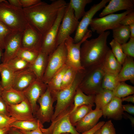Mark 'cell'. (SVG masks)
Here are the masks:
<instances>
[{"instance_id": "1", "label": "cell", "mask_w": 134, "mask_h": 134, "mask_svg": "<svg viewBox=\"0 0 134 134\" xmlns=\"http://www.w3.org/2000/svg\"><path fill=\"white\" fill-rule=\"evenodd\" d=\"M67 4L64 0H55L50 4L41 1L23 8L28 23L43 35L54 24L60 10Z\"/></svg>"}, {"instance_id": "2", "label": "cell", "mask_w": 134, "mask_h": 134, "mask_svg": "<svg viewBox=\"0 0 134 134\" xmlns=\"http://www.w3.org/2000/svg\"><path fill=\"white\" fill-rule=\"evenodd\" d=\"M106 31L97 38L85 40L80 48V61L84 68L101 64L106 54L110 49L107 43L110 34Z\"/></svg>"}, {"instance_id": "3", "label": "cell", "mask_w": 134, "mask_h": 134, "mask_svg": "<svg viewBox=\"0 0 134 134\" xmlns=\"http://www.w3.org/2000/svg\"><path fill=\"white\" fill-rule=\"evenodd\" d=\"M0 21L13 31L21 32L28 23L23 8L13 6L6 0L0 3Z\"/></svg>"}, {"instance_id": "4", "label": "cell", "mask_w": 134, "mask_h": 134, "mask_svg": "<svg viewBox=\"0 0 134 134\" xmlns=\"http://www.w3.org/2000/svg\"><path fill=\"white\" fill-rule=\"evenodd\" d=\"M104 74L101 64L85 68L78 87L87 95H95L103 89L102 83Z\"/></svg>"}, {"instance_id": "5", "label": "cell", "mask_w": 134, "mask_h": 134, "mask_svg": "<svg viewBox=\"0 0 134 134\" xmlns=\"http://www.w3.org/2000/svg\"><path fill=\"white\" fill-rule=\"evenodd\" d=\"M85 72V69L78 71L72 83L67 88L61 90L57 93L56 97L57 103L51 121L73 105L76 89L84 76Z\"/></svg>"}, {"instance_id": "6", "label": "cell", "mask_w": 134, "mask_h": 134, "mask_svg": "<svg viewBox=\"0 0 134 134\" xmlns=\"http://www.w3.org/2000/svg\"><path fill=\"white\" fill-rule=\"evenodd\" d=\"M67 50L64 42L48 55V62L42 81L46 84L55 73L66 64Z\"/></svg>"}, {"instance_id": "7", "label": "cell", "mask_w": 134, "mask_h": 134, "mask_svg": "<svg viewBox=\"0 0 134 134\" xmlns=\"http://www.w3.org/2000/svg\"><path fill=\"white\" fill-rule=\"evenodd\" d=\"M73 105L61 113L51 121L50 126L47 128L40 127L45 134H61L69 133L71 134H81L78 132L71 124L70 115Z\"/></svg>"}, {"instance_id": "8", "label": "cell", "mask_w": 134, "mask_h": 134, "mask_svg": "<svg viewBox=\"0 0 134 134\" xmlns=\"http://www.w3.org/2000/svg\"><path fill=\"white\" fill-rule=\"evenodd\" d=\"M133 10H126L120 13H112L99 18H93L89 25L91 30L99 34L107 30H112L120 25L122 19Z\"/></svg>"}, {"instance_id": "9", "label": "cell", "mask_w": 134, "mask_h": 134, "mask_svg": "<svg viewBox=\"0 0 134 134\" xmlns=\"http://www.w3.org/2000/svg\"><path fill=\"white\" fill-rule=\"evenodd\" d=\"M66 6L60 10L54 24L43 35L41 51L48 55L52 53L57 46V39L59 30Z\"/></svg>"}, {"instance_id": "10", "label": "cell", "mask_w": 134, "mask_h": 134, "mask_svg": "<svg viewBox=\"0 0 134 134\" xmlns=\"http://www.w3.org/2000/svg\"><path fill=\"white\" fill-rule=\"evenodd\" d=\"M92 36V31L89 30L82 39L78 43H75L73 38L70 36L65 40L64 43L67 50L66 64L73 67L79 70L84 69L80 61V48L82 43Z\"/></svg>"}, {"instance_id": "11", "label": "cell", "mask_w": 134, "mask_h": 134, "mask_svg": "<svg viewBox=\"0 0 134 134\" xmlns=\"http://www.w3.org/2000/svg\"><path fill=\"white\" fill-rule=\"evenodd\" d=\"M79 22L75 18L72 8L69 3H67L59 28L57 46L64 42L67 37L76 30Z\"/></svg>"}, {"instance_id": "12", "label": "cell", "mask_w": 134, "mask_h": 134, "mask_svg": "<svg viewBox=\"0 0 134 134\" xmlns=\"http://www.w3.org/2000/svg\"><path fill=\"white\" fill-rule=\"evenodd\" d=\"M56 101L47 88L38 99L37 102L39 105V107L35 117L42 124L51 121L54 113L53 104Z\"/></svg>"}, {"instance_id": "13", "label": "cell", "mask_w": 134, "mask_h": 134, "mask_svg": "<svg viewBox=\"0 0 134 134\" xmlns=\"http://www.w3.org/2000/svg\"><path fill=\"white\" fill-rule=\"evenodd\" d=\"M110 0H102L100 2L94 4L86 12L82 17L76 30L74 37L73 38L74 43L80 42L89 31L88 27L95 14L99 11L105 6Z\"/></svg>"}, {"instance_id": "14", "label": "cell", "mask_w": 134, "mask_h": 134, "mask_svg": "<svg viewBox=\"0 0 134 134\" xmlns=\"http://www.w3.org/2000/svg\"><path fill=\"white\" fill-rule=\"evenodd\" d=\"M23 32L13 31L7 36L4 43V52L1 58L2 63H5L16 56L21 47Z\"/></svg>"}, {"instance_id": "15", "label": "cell", "mask_w": 134, "mask_h": 134, "mask_svg": "<svg viewBox=\"0 0 134 134\" xmlns=\"http://www.w3.org/2000/svg\"><path fill=\"white\" fill-rule=\"evenodd\" d=\"M43 35L29 23L23 32L21 48L41 51Z\"/></svg>"}, {"instance_id": "16", "label": "cell", "mask_w": 134, "mask_h": 134, "mask_svg": "<svg viewBox=\"0 0 134 134\" xmlns=\"http://www.w3.org/2000/svg\"><path fill=\"white\" fill-rule=\"evenodd\" d=\"M47 89V84L42 81L36 80L23 91L26 98L31 106L34 117L39 107L37 103V101L39 98L45 93Z\"/></svg>"}, {"instance_id": "17", "label": "cell", "mask_w": 134, "mask_h": 134, "mask_svg": "<svg viewBox=\"0 0 134 134\" xmlns=\"http://www.w3.org/2000/svg\"><path fill=\"white\" fill-rule=\"evenodd\" d=\"M7 110L9 116L18 120H30L35 118L33 115L31 106L26 98L19 104L7 105Z\"/></svg>"}, {"instance_id": "18", "label": "cell", "mask_w": 134, "mask_h": 134, "mask_svg": "<svg viewBox=\"0 0 134 134\" xmlns=\"http://www.w3.org/2000/svg\"><path fill=\"white\" fill-rule=\"evenodd\" d=\"M102 116L101 110H92L76 123L75 126L76 130L82 134L91 130L97 124Z\"/></svg>"}, {"instance_id": "19", "label": "cell", "mask_w": 134, "mask_h": 134, "mask_svg": "<svg viewBox=\"0 0 134 134\" xmlns=\"http://www.w3.org/2000/svg\"><path fill=\"white\" fill-rule=\"evenodd\" d=\"M36 80L35 74L29 68L15 72L12 88L24 91Z\"/></svg>"}, {"instance_id": "20", "label": "cell", "mask_w": 134, "mask_h": 134, "mask_svg": "<svg viewBox=\"0 0 134 134\" xmlns=\"http://www.w3.org/2000/svg\"><path fill=\"white\" fill-rule=\"evenodd\" d=\"M121 99L114 97L102 109V116L105 118L116 120H121L124 112Z\"/></svg>"}, {"instance_id": "21", "label": "cell", "mask_w": 134, "mask_h": 134, "mask_svg": "<svg viewBox=\"0 0 134 134\" xmlns=\"http://www.w3.org/2000/svg\"><path fill=\"white\" fill-rule=\"evenodd\" d=\"M133 0H111L99 14L100 17L121 10H134Z\"/></svg>"}, {"instance_id": "22", "label": "cell", "mask_w": 134, "mask_h": 134, "mask_svg": "<svg viewBox=\"0 0 134 134\" xmlns=\"http://www.w3.org/2000/svg\"><path fill=\"white\" fill-rule=\"evenodd\" d=\"M117 79L119 82H125L130 80L134 83V58L126 56L122 65L120 71L117 76Z\"/></svg>"}, {"instance_id": "23", "label": "cell", "mask_w": 134, "mask_h": 134, "mask_svg": "<svg viewBox=\"0 0 134 134\" xmlns=\"http://www.w3.org/2000/svg\"><path fill=\"white\" fill-rule=\"evenodd\" d=\"M48 55L41 51L34 61L30 64L29 68L35 74L37 80L42 81L47 67Z\"/></svg>"}, {"instance_id": "24", "label": "cell", "mask_w": 134, "mask_h": 134, "mask_svg": "<svg viewBox=\"0 0 134 134\" xmlns=\"http://www.w3.org/2000/svg\"><path fill=\"white\" fill-rule=\"evenodd\" d=\"M104 73L117 75L120 71L122 65L118 61L111 49L107 53L101 64Z\"/></svg>"}, {"instance_id": "25", "label": "cell", "mask_w": 134, "mask_h": 134, "mask_svg": "<svg viewBox=\"0 0 134 134\" xmlns=\"http://www.w3.org/2000/svg\"><path fill=\"white\" fill-rule=\"evenodd\" d=\"M68 66L65 65L53 76L47 84V88L49 91L52 97L56 100V96L61 90V85L64 74Z\"/></svg>"}, {"instance_id": "26", "label": "cell", "mask_w": 134, "mask_h": 134, "mask_svg": "<svg viewBox=\"0 0 134 134\" xmlns=\"http://www.w3.org/2000/svg\"><path fill=\"white\" fill-rule=\"evenodd\" d=\"M1 96L7 105L19 104L26 98L23 91L18 90L12 87L3 90Z\"/></svg>"}, {"instance_id": "27", "label": "cell", "mask_w": 134, "mask_h": 134, "mask_svg": "<svg viewBox=\"0 0 134 134\" xmlns=\"http://www.w3.org/2000/svg\"><path fill=\"white\" fill-rule=\"evenodd\" d=\"M95 97V95H87L85 94L78 87L74 97L73 104L70 113L81 105H89L92 107L94 106Z\"/></svg>"}, {"instance_id": "28", "label": "cell", "mask_w": 134, "mask_h": 134, "mask_svg": "<svg viewBox=\"0 0 134 134\" xmlns=\"http://www.w3.org/2000/svg\"><path fill=\"white\" fill-rule=\"evenodd\" d=\"M10 127L20 130L29 131L43 127V126L35 117L34 119L30 120H17L12 123Z\"/></svg>"}, {"instance_id": "29", "label": "cell", "mask_w": 134, "mask_h": 134, "mask_svg": "<svg viewBox=\"0 0 134 134\" xmlns=\"http://www.w3.org/2000/svg\"><path fill=\"white\" fill-rule=\"evenodd\" d=\"M15 72L0 64V85L3 90L12 87Z\"/></svg>"}, {"instance_id": "30", "label": "cell", "mask_w": 134, "mask_h": 134, "mask_svg": "<svg viewBox=\"0 0 134 134\" xmlns=\"http://www.w3.org/2000/svg\"><path fill=\"white\" fill-rule=\"evenodd\" d=\"M114 97L112 91L103 89L95 95V103L96 105L95 109L102 110Z\"/></svg>"}, {"instance_id": "31", "label": "cell", "mask_w": 134, "mask_h": 134, "mask_svg": "<svg viewBox=\"0 0 134 134\" xmlns=\"http://www.w3.org/2000/svg\"><path fill=\"white\" fill-rule=\"evenodd\" d=\"M113 39L121 44L126 43L130 37L129 26L120 25L112 30Z\"/></svg>"}, {"instance_id": "32", "label": "cell", "mask_w": 134, "mask_h": 134, "mask_svg": "<svg viewBox=\"0 0 134 134\" xmlns=\"http://www.w3.org/2000/svg\"><path fill=\"white\" fill-rule=\"evenodd\" d=\"M1 64L14 72H17L29 68L30 64L17 56L6 63Z\"/></svg>"}, {"instance_id": "33", "label": "cell", "mask_w": 134, "mask_h": 134, "mask_svg": "<svg viewBox=\"0 0 134 134\" xmlns=\"http://www.w3.org/2000/svg\"><path fill=\"white\" fill-rule=\"evenodd\" d=\"M92 0H70L69 3L74 11V15L78 20L85 14V6L92 1Z\"/></svg>"}, {"instance_id": "34", "label": "cell", "mask_w": 134, "mask_h": 134, "mask_svg": "<svg viewBox=\"0 0 134 134\" xmlns=\"http://www.w3.org/2000/svg\"><path fill=\"white\" fill-rule=\"evenodd\" d=\"M92 107V106L89 105H81L70 113V120L72 124L75 127V124L78 122L93 110Z\"/></svg>"}, {"instance_id": "35", "label": "cell", "mask_w": 134, "mask_h": 134, "mask_svg": "<svg viewBox=\"0 0 134 134\" xmlns=\"http://www.w3.org/2000/svg\"><path fill=\"white\" fill-rule=\"evenodd\" d=\"M114 96L121 99L134 93V87L128 85L125 82H120L112 91Z\"/></svg>"}, {"instance_id": "36", "label": "cell", "mask_w": 134, "mask_h": 134, "mask_svg": "<svg viewBox=\"0 0 134 134\" xmlns=\"http://www.w3.org/2000/svg\"><path fill=\"white\" fill-rule=\"evenodd\" d=\"M40 51L36 49L21 48L17 52L16 56L21 58L31 64L35 60Z\"/></svg>"}, {"instance_id": "37", "label": "cell", "mask_w": 134, "mask_h": 134, "mask_svg": "<svg viewBox=\"0 0 134 134\" xmlns=\"http://www.w3.org/2000/svg\"><path fill=\"white\" fill-rule=\"evenodd\" d=\"M79 70L73 67L68 66L63 76L61 90L67 88L72 83Z\"/></svg>"}, {"instance_id": "38", "label": "cell", "mask_w": 134, "mask_h": 134, "mask_svg": "<svg viewBox=\"0 0 134 134\" xmlns=\"http://www.w3.org/2000/svg\"><path fill=\"white\" fill-rule=\"evenodd\" d=\"M117 75L104 73L102 83L103 89L113 91L120 82L117 79Z\"/></svg>"}, {"instance_id": "39", "label": "cell", "mask_w": 134, "mask_h": 134, "mask_svg": "<svg viewBox=\"0 0 134 134\" xmlns=\"http://www.w3.org/2000/svg\"><path fill=\"white\" fill-rule=\"evenodd\" d=\"M109 44L114 55L118 62L122 65L127 55L123 52L121 44L113 39L110 42Z\"/></svg>"}, {"instance_id": "40", "label": "cell", "mask_w": 134, "mask_h": 134, "mask_svg": "<svg viewBox=\"0 0 134 134\" xmlns=\"http://www.w3.org/2000/svg\"><path fill=\"white\" fill-rule=\"evenodd\" d=\"M13 31L3 23L0 21V47L3 50L6 39Z\"/></svg>"}, {"instance_id": "41", "label": "cell", "mask_w": 134, "mask_h": 134, "mask_svg": "<svg viewBox=\"0 0 134 134\" xmlns=\"http://www.w3.org/2000/svg\"><path fill=\"white\" fill-rule=\"evenodd\" d=\"M123 52L127 56L134 57V38L130 37L126 43L121 44Z\"/></svg>"}, {"instance_id": "42", "label": "cell", "mask_w": 134, "mask_h": 134, "mask_svg": "<svg viewBox=\"0 0 134 134\" xmlns=\"http://www.w3.org/2000/svg\"><path fill=\"white\" fill-rule=\"evenodd\" d=\"M100 129V134H116L115 129L110 120L105 122Z\"/></svg>"}, {"instance_id": "43", "label": "cell", "mask_w": 134, "mask_h": 134, "mask_svg": "<svg viewBox=\"0 0 134 134\" xmlns=\"http://www.w3.org/2000/svg\"><path fill=\"white\" fill-rule=\"evenodd\" d=\"M17 120L16 118L0 114V128L10 127L12 123Z\"/></svg>"}, {"instance_id": "44", "label": "cell", "mask_w": 134, "mask_h": 134, "mask_svg": "<svg viewBox=\"0 0 134 134\" xmlns=\"http://www.w3.org/2000/svg\"><path fill=\"white\" fill-rule=\"evenodd\" d=\"M133 24H134V10L126 15L120 23V25L129 26Z\"/></svg>"}, {"instance_id": "45", "label": "cell", "mask_w": 134, "mask_h": 134, "mask_svg": "<svg viewBox=\"0 0 134 134\" xmlns=\"http://www.w3.org/2000/svg\"><path fill=\"white\" fill-rule=\"evenodd\" d=\"M23 8L31 7L39 2L40 0H20Z\"/></svg>"}, {"instance_id": "46", "label": "cell", "mask_w": 134, "mask_h": 134, "mask_svg": "<svg viewBox=\"0 0 134 134\" xmlns=\"http://www.w3.org/2000/svg\"><path fill=\"white\" fill-rule=\"evenodd\" d=\"M7 105L0 96V114L9 116L7 110Z\"/></svg>"}, {"instance_id": "47", "label": "cell", "mask_w": 134, "mask_h": 134, "mask_svg": "<svg viewBox=\"0 0 134 134\" xmlns=\"http://www.w3.org/2000/svg\"><path fill=\"white\" fill-rule=\"evenodd\" d=\"M105 123V122L104 121H100L91 130L81 134H94L97 131L101 128Z\"/></svg>"}, {"instance_id": "48", "label": "cell", "mask_w": 134, "mask_h": 134, "mask_svg": "<svg viewBox=\"0 0 134 134\" xmlns=\"http://www.w3.org/2000/svg\"><path fill=\"white\" fill-rule=\"evenodd\" d=\"M122 108L124 111L127 112L129 113L134 115V106L131 104L123 105Z\"/></svg>"}, {"instance_id": "49", "label": "cell", "mask_w": 134, "mask_h": 134, "mask_svg": "<svg viewBox=\"0 0 134 134\" xmlns=\"http://www.w3.org/2000/svg\"><path fill=\"white\" fill-rule=\"evenodd\" d=\"M20 130L23 134H45L41 131L40 128L36 130L31 131H26Z\"/></svg>"}, {"instance_id": "50", "label": "cell", "mask_w": 134, "mask_h": 134, "mask_svg": "<svg viewBox=\"0 0 134 134\" xmlns=\"http://www.w3.org/2000/svg\"><path fill=\"white\" fill-rule=\"evenodd\" d=\"M8 1L10 4L13 6L23 8L20 0H9Z\"/></svg>"}, {"instance_id": "51", "label": "cell", "mask_w": 134, "mask_h": 134, "mask_svg": "<svg viewBox=\"0 0 134 134\" xmlns=\"http://www.w3.org/2000/svg\"><path fill=\"white\" fill-rule=\"evenodd\" d=\"M122 101L134 103V95H130L121 99Z\"/></svg>"}, {"instance_id": "52", "label": "cell", "mask_w": 134, "mask_h": 134, "mask_svg": "<svg viewBox=\"0 0 134 134\" xmlns=\"http://www.w3.org/2000/svg\"><path fill=\"white\" fill-rule=\"evenodd\" d=\"M8 134H23L18 129L11 128Z\"/></svg>"}, {"instance_id": "53", "label": "cell", "mask_w": 134, "mask_h": 134, "mask_svg": "<svg viewBox=\"0 0 134 134\" xmlns=\"http://www.w3.org/2000/svg\"><path fill=\"white\" fill-rule=\"evenodd\" d=\"M11 128L9 127L0 128V134H8Z\"/></svg>"}, {"instance_id": "54", "label": "cell", "mask_w": 134, "mask_h": 134, "mask_svg": "<svg viewBox=\"0 0 134 134\" xmlns=\"http://www.w3.org/2000/svg\"><path fill=\"white\" fill-rule=\"evenodd\" d=\"M125 115L130 120L131 122V125L133 127L134 126V118L132 116L130 115L127 113H124V115Z\"/></svg>"}, {"instance_id": "55", "label": "cell", "mask_w": 134, "mask_h": 134, "mask_svg": "<svg viewBox=\"0 0 134 134\" xmlns=\"http://www.w3.org/2000/svg\"><path fill=\"white\" fill-rule=\"evenodd\" d=\"M2 49L0 47V60L2 54Z\"/></svg>"}, {"instance_id": "56", "label": "cell", "mask_w": 134, "mask_h": 134, "mask_svg": "<svg viewBox=\"0 0 134 134\" xmlns=\"http://www.w3.org/2000/svg\"><path fill=\"white\" fill-rule=\"evenodd\" d=\"M94 134H100V129H98L97 131Z\"/></svg>"}, {"instance_id": "57", "label": "cell", "mask_w": 134, "mask_h": 134, "mask_svg": "<svg viewBox=\"0 0 134 134\" xmlns=\"http://www.w3.org/2000/svg\"><path fill=\"white\" fill-rule=\"evenodd\" d=\"M3 90L1 85L0 84V96H1Z\"/></svg>"}, {"instance_id": "58", "label": "cell", "mask_w": 134, "mask_h": 134, "mask_svg": "<svg viewBox=\"0 0 134 134\" xmlns=\"http://www.w3.org/2000/svg\"><path fill=\"white\" fill-rule=\"evenodd\" d=\"M61 134H71L69 133H62Z\"/></svg>"}, {"instance_id": "59", "label": "cell", "mask_w": 134, "mask_h": 134, "mask_svg": "<svg viewBox=\"0 0 134 134\" xmlns=\"http://www.w3.org/2000/svg\"><path fill=\"white\" fill-rule=\"evenodd\" d=\"M5 0H0V3L5 1Z\"/></svg>"}]
</instances>
